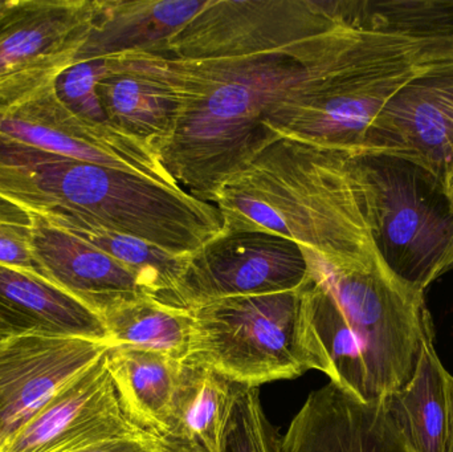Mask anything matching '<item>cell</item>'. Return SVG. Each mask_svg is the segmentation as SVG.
I'll return each mask as SVG.
<instances>
[{
    "label": "cell",
    "mask_w": 453,
    "mask_h": 452,
    "mask_svg": "<svg viewBox=\"0 0 453 452\" xmlns=\"http://www.w3.org/2000/svg\"><path fill=\"white\" fill-rule=\"evenodd\" d=\"M11 4H12V0H0V19H2L3 15L7 12Z\"/></svg>",
    "instance_id": "1f68e13d"
},
{
    "label": "cell",
    "mask_w": 453,
    "mask_h": 452,
    "mask_svg": "<svg viewBox=\"0 0 453 452\" xmlns=\"http://www.w3.org/2000/svg\"><path fill=\"white\" fill-rule=\"evenodd\" d=\"M55 81L0 93V138L180 188L156 151L111 124L77 116L58 98Z\"/></svg>",
    "instance_id": "ba28073f"
},
{
    "label": "cell",
    "mask_w": 453,
    "mask_h": 452,
    "mask_svg": "<svg viewBox=\"0 0 453 452\" xmlns=\"http://www.w3.org/2000/svg\"><path fill=\"white\" fill-rule=\"evenodd\" d=\"M50 226L88 241L122 263L141 279L149 294L161 302L172 294L188 262V255L172 254L140 239L82 220H66Z\"/></svg>",
    "instance_id": "603a6c76"
},
{
    "label": "cell",
    "mask_w": 453,
    "mask_h": 452,
    "mask_svg": "<svg viewBox=\"0 0 453 452\" xmlns=\"http://www.w3.org/2000/svg\"><path fill=\"white\" fill-rule=\"evenodd\" d=\"M301 249L308 276L297 294L309 368L362 402H385L411 379L434 331L425 294L386 263L337 267Z\"/></svg>",
    "instance_id": "6da1fadb"
},
{
    "label": "cell",
    "mask_w": 453,
    "mask_h": 452,
    "mask_svg": "<svg viewBox=\"0 0 453 452\" xmlns=\"http://www.w3.org/2000/svg\"><path fill=\"white\" fill-rule=\"evenodd\" d=\"M109 347L80 337L0 334V448Z\"/></svg>",
    "instance_id": "4fadbf2b"
},
{
    "label": "cell",
    "mask_w": 453,
    "mask_h": 452,
    "mask_svg": "<svg viewBox=\"0 0 453 452\" xmlns=\"http://www.w3.org/2000/svg\"><path fill=\"white\" fill-rule=\"evenodd\" d=\"M281 452L415 451L386 402H362L330 382L306 398L282 435Z\"/></svg>",
    "instance_id": "5bb4252c"
},
{
    "label": "cell",
    "mask_w": 453,
    "mask_h": 452,
    "mask_svg": "<svg viewBox=\"0 0 453 452\" xmlns=\"http://www.w3.org/2000/svg\"><path fill=\"white\" fill-rule=\"evenodd\" d=\"M32 218V246L42 278L98 318L124 303L150 295L122 263L88 241Z\"/></svg>",
    "instance_id": "9a60e30c"
},
{
    "label": "cell",
    "mask_w": 453,
    "mask_h": 452,
    "mask_svg": "<svg viewBox=\"0 0 453 452\" xmlns=\"http://www.w3.org/2000/svg\"><path fill=\"white\" fill-rule=\"evenodd\" d=\"M105 358L129 418L149 434H166L183 363L127 347H109Z\"/></svg>",
    "instance_id": "d6986e66"
},
{
    "label": "cell",
    "mask_w": 453,
    "mask_h": 452,
    "mask_svg": "<svg viewBox=\"0 0 453 452\" xmlns=\"http://www.w3.org/2000/svg\"><path fill=\"white\" fill-rule=\"evenodd\" d=\"M156 72L177 101L174 127L158 156L178 186L215 203L229 178L277 140L265 121L308 73L284 53L177 58L129 53ZM124 56V55H122Z\"/></svg>",
    "instance_id": "7a4b0ae2"
},
{
    "label": "cell",
    "mask_w": 453,
    "mask_h": 452,
    "mask_svg": "<svg viewBox=\"0 0 453 452\" xmlns=\"http://www.w3.org/2000/svg\"><path fill=\"white\" fill-rule=\"evenodd\" d=\"M215 204L226 231L284 236L337 267L385 263L372 241L353 154L277 138L226 180Z\"/></svg>",
    "instance_id": "3957f363"
},
{
    "label": "cell",
    "mask_w": 453,
    "mask_h": 452,
    "mask_svg": "<svg viewBox=\"0 0 453 452\" xmlns=\"http://www.w3.org/2000/svg\"><path fill=\"white\" fill-rule=\"evenodd\" d=\"M157 446L158 437L148 434L143 437L106 441L77 452H156Z\"/></svg>",
    "instance_id": "83f0119b"
},
{
    "label": "cell",
    "mask_w": 453,
    "mask_h": 452,
    "mask_svg": "<svg viewBox=\"0 0 453 452\" xmlns=\"http://www.w3.org/2000/svg\"><path fill=\"white\" fill-rule=\"evenodd\" d=\"M452 141L453 58H449L410 80L391 97L367 129L358 154L403 159L443 182Z\"/></svg>",
    "instance_id": "8fae6325"
},
{
    "label": "cell",
    "mask_w": 453,
    "mask_h": 452,
    "mask_svg": "<svg viewBox=\"0 0 453 452\" xmlns=\"http://www.w3.org/2000/svg\"><path fill=\"white\" fill-rule=\"evenodd\" d=\"M377 251L404 283L425 294L453 270V198L433 172L380 154L353 156Z\"/></svg>",
    "instance_id": "8992f818"
},
{
    "label": "cell",
    "mask_w": 453,
    "mask_h": 452,
    "mask_svg": "<svg viewBox=\"0 0 453 452\" xmlns=\"http://www.w3.org/2000/svg\"><path fill=\"white\" fill-rule=\"evenodd\" d=\"M308 276L300 244L258 231H225L188 255L172 294L162 302L190 308L226 299L297 291Z\"/></svg>",
    "instance_id": "9c48e42d"
},
{
    "label": "cell",
    "mask_w": 453,
    "mask_h": 452,
    "mask_svg": "<svg viewBox=\"0 0 453 452\" xmlns=\"http://www.w3.org/2000/svg\"><path fill=\"white\" fill-rule=\"evenodd\" d=\"M361 29L338 0H209L157 55L177 58L284 53L309 71L348 48Z\"/></svg>",
    "instance_id": "5b68a950"
},
{
    "label": "cell",
    "mask_w": 453,
    "mask_h": 452,
    "mask_svg": "<svg viewBox=\"0 0 453 452\" xmlns=\"http://www.w3.org/2000/svg\"><path fill=\"white\" fill-rule=\"evenodd\" d=\"M209 0H96V16L76 63L157 52Z\"/></svg>",
    "instance_id": "e0dca14e"
},
{
    "label": "cell",
    "mask_w": 453,
    "mask_h": 452,
    "mask_svg": "<svg viewBox=\"0 0 453 452\" xmlns=\"http://www.w3.org/2000/svg\"><path fill=\"white\" fill-rule=\"evenodd\" d=\"M193 341L186 364L244 387L293 379L309 368L297 291L226 297L190 308Z\"/></svg>",
    "instance_id": "52a82bcc"
},
{
    "label": "cell",
    "mask_w": 453,
    "mask_h": 452,
    "mask_svg": "<svg viewBox=\"0 0 453 452\" xmlns=\"http://www.w3.org/2000/svg\"><path fill=\"white\" fill-rule=\"evenodd\" d=\"M453 58V40L414 39L365 29L326 65L308 72L272 108L279 138L358 154L367 129L410 80Z\"/></svg>",
    "instance_id": "277c9868"
},
{
    "label": "cell",
    "mask_w": 453,
    "mask_h": 452,
    "mask_svg": "<svg viewBox=\"0 0 453 452\" xmlns=\"http://www.w3.org/2000/svg\"><path fill=\"white\" fill-rule=\"evenodd\" d=\"M96 0H12L0 19V93L56 80L76 64Z\"/></svg>",
    "instance_id": "30bf717a"
},
{
    "label": "cell",
    "mask_w": 453,
    "mask_h": 452,
    "mask_svg": "<svg viewBox=\"0 0 453 452\" xmlns=\"http://www.w3.org/2000/svg\"><path fill=\"white\" fill-rule=\"evenodd\" d=\"M108 71V58L80 61L56 79V93L81 119L93 124H109L98 96V84Z\"/></svg>",
    "instance_id": "484cf974"
},
{
    "label": "cell",
    "mask_w": 453,
    "mask_h": 452,
    "mask_svg": "<svg viewBox=\"0 0 453 452\" xmlns=\"http://www.w3.org/2000/svg\"><path fill=\"white\" fill-rule=\"evenodd\" d=\"M236 389L211 369L183 363L166 434L220 452Z\"/></svg>",
    "instance_id": "7402d4cb"
},
{
    "label": "cell",
    "mask_w": 453,
    "mask_h": 452,
    "mask_svg": "<svg viewBox=\"0 0 453 452\" xmlns=\"http://www.w3.org/2000/svg\"><path fill=\"white\" fill-rule=\"evenodd\" d=\"M32 239V215L0 199V264L27 271L42 278L35 259Z\"/></svg>",
    "instance_id": "4316f807"
},
{
    "label": "cell",
    "mask_w": 453,
    "mask_h": 452,
    "mask_svg": "<svg viewBox=\"0 0 453 452\" xmlns=\"http://www.w3.org/2000/svg\"><path fill=\"white\" fill-rule=\"evenodd\" d=\"M281 438L264 413L258 387L237 385L220 452H281Z\"/></svg>",
    "instance_id": "d4e9b609"
},
{
    "label": "cell",
    "mask_w": 453,
    "mask_h": 452,
    "mask_svg": "<svg viewBox=\"0 0 453 452\" xmlns=\"http://www.w3.org/2000/svg\"><path fill=\"white\" fill-rule=\"evenodd\" d=\"M444 395H446L447 433L446 452H453V376L444 373Z\"/></svg>",
    "instance_id": "f546056e"
},
{
    "label": "cell",
    "mask_w": 453,
    "mask_h": 452,
    "mask_svg": "<svg viewBox=\"0 0 453 452\" xmlns=\"http://www.w3.org/2000/svg\"><path fill=\"white\" fill-rule=\"evenodd\" d=\"M148 434L125 411L104 355L61 389L0 452H77L106 441Z\"/></svg>",
    "instance_id": "7c38bea8"
},
{
    "label": "cell",
    "mask_w": 453,
    "mask_h": 452,
    "mask_svg": "<svg viewBox=\"0 0 453 452\" xmlns=\"http://www.w3.org/2000/svg\"><path fill=\"white\" fill-rule=\"evenodd\" d=\"M108 64V73L98 84L106 119L158 154L174 127V93L135 56L109 57Z\"/></svg>",
    "instance_id": "ac0fdd59"
},
{
    "label": "cell",
    "mask_w": 453,
    "mask_h": 452,
    "mask_svg": "<svg viewBox=\"0 0 453 452\" xmlns=\"http://www.w3.org/2000/svg\"><path fill=\"white\" fill-rule=\"evenodd\" d=\"M434 331L426 336L411 379L385 401L391 418L415 452H446L444 373Z\"/></svg>",
    "instance_id": "ffe728a7"
},
{
    "label": "cell",
    "mask_w": 453,
    "mask_h": 452,
    "mask_svg": "<svg viewBox=\"0 0 453 452\" xmlns=\"http://www.w3.org/2000/svg\"><path fill=\"white\" fill-rule=\"evenodd\" d=\"M101 320L111 347L161 353L180 363L190 355L194 318L186 308L145 295L108 310Z\"/></svg>",
    "instance_id": "44dd1931"
},
{
    "label": "cell",
    "mask_w": 453,
    "mask_h": 452,
    "mask_svg": "<svg viewBox=\"0 0 453 452\" xmlns=\"http://www.w3.org/2000/svg\"><path fill=\"white\" fill-rule=\"evenodd\" d=\"M357 23L414 39L453 40V0H357Z\"/></svg>",
    "instance_id": "cb8c5ba5"
},
{
    "label": "cell",
    "mask_w": 453,
    "mask_h": 452,
    "mask_svg": "<svg viewBox=\"0 0 453 452\" xmlns=\"http://www.w3.org/2000/svg\"><path fill=\"white\" fill-rule=\"evenodd\" d=\"M0 334L80 337L111 345L103 320L89 308L40 276L3 264Z\"/></svg>",
    "instance_id": "2e32d148"
},
{
    "label": "cell",
    "mask_w": 453,
    "mask_h": 452,
    "mask_svg": "<svg viewBox=\"0 0 453 452\" xmlns=\"http://www.w3.org/2000/svg\"><path fill=\"white\" fill-rule=\"evenodd\" d=\"M444 186H446L447 193L453 198V141L451 146V154H449V164H447L446 174L443 180Z\"/></svg>",
    "instance_id": "4dcf8cb0"
},
{
    "label": "cell",
    "mask_w": 453,
    "mask_h": 452,
    "mask_svg": "<svg viewBox=\"0 0 453 452\" xmlns=\"http://www.w3.org/2000/svg\"><path fill=\"white\" fill-rule=\"evenodd\" d=\"M156 452H210L201 443L177 435L165 434L158 437Z\"/></svg>",
    "instance_id": "f1b7e54d"
}]
</instances>
